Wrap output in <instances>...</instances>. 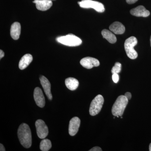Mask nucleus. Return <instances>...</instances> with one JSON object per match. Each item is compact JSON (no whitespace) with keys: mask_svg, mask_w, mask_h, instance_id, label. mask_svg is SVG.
Instances as JSON below:
<instances>
[{"mask_svg":"<svg viewBox=\"0 0 151 151\" xmlns=\"http://www.w3.org/2000/svg\"><path fill=\"white\" fill-rule=\"evenodd\" d=\"M103 37L111 43H115L117 41V38L114 34L108 29H103L102 31Z\"/></svg>","mask_w":151,"mask_h":151,"instance_id":"obj_18","label":"nucleus"},{"mask_svg":"<svg viewBox=\"0 0 151 151\" xmlns=\"http://www.w3.org/2000/svg\"><path fill=\"white\" fill-rule=\"evenodd\" d=\"M80 125V120L78 117L71 119L69 122L68 132L71 136H74L77 134Z\"/></svg>","mask_w":151,"mask_h":151,"instance_id":"obj_10","label":"nucleus"},{"mask_svg":"<svg viewBox=\"0 0 151 151\" xmlns=\"http://www.w3.org/2000/svg\"><path fill=\"white\" fill-rule=\"evenodd\" d=\"M18 137L21 144L25 148H29L32 145V138L29 126L27 124H22L19 127Z\"/></svg>","mask_w":151,"mask_h":151,"instance_id":"obj_1","label":"nucleus"},{"mask_svg":"<svg viewBox=\"0 0 151 151\" xmlns=\"http://www.w3.org/2000/svg\"><path fill=\"white\" fill-rule=\"evenodd\" d=\"M0 151H5L6 150L4 147V145L2 144H0Z\"/></svg>","mask_w":151,"mask_h":151,"instance_id":"obj_26","label":"nucleus"},{"mask_svg":"<svg viewBox=\"0 0 151 151\" xmlns=\"http://www.w3.org/2000/svg\"><path fill=\"white\" fill-rule=\"evenodd\" d=\"M112 78L114 83H117L119 82V76L118 73H114L112 75Z\"/></svg>","mask_w":151,"mask_h":151,"instance_id":"obj_21","label":"nucleus"},{"mask_svg":"<svg viewBox=\"0 0 151 151\" xmlns=\"http://www.w3.org/2000/svg\"><path fill=\"white\" fill-rule=\"evenodd\" d=\"M51 1H55V0H51Z\"/></svg>","mask_w":151,"mask_h":151,"instance_id":"obj_30","label":"nucleus"},{"mask_svg":"<svg viewBox=\"0 0 151 151\" xmlns=\"http://www.w3.org/2000/svg\"><path fill=\"white\" fill-rule=\"evenodd\" d=\"M121 70H122V64L120 63L116 62L111 70V73L112 74L119 73L121 72Z\"/></svg>","mask_w":151,"mask_h":151,"instance_id":"obj_20","label":"nucleus"},{"mask_svg":"<svg viewBox=\"0 0 151 151\" xmlns=\"http://www.w3.org/2000/svg\"><path fill=\"white\" fill-rule=\"evenodd\" d=\"M90 151H102V150L101 148L98 147H95L92 148L91 150H89Z\"/></svg>","mask_w":151,"mask_h":151,"instance_id":"obj_22","label":"nucleus"},{"mask_svg":"<svg viewBox=\"0 0 151 151\" xmlns=\"http://www.w3.org/2000/svg\"><path fill=\"white\" fill-rule=\"evenodd\" d=\"M52 144L51 142L48 139H44L42 140L40 144V149L42 151H48L51 148Z\"/></svg>","mask_w":151,"mask_h":151,"instance_id":"obj_19","label":"nucleus"},{"mask_svg":"<svg viewBox=\"0 0 151 151\" xmlns=\"http://www.w3.org/2000/svg\"><path fill=\"white\" fill-rule=\"evenodd\" d=\"M128 99L125 95H121L117 98L113 105L112 113L113 116H122L128 103Z\"/></svg>","mask_w":151,"mask_h":151,"instance_id":"obj_2","label":"nucleus"},{"mask_svg":"<svg viewBox=\"0 0 151 151\" xmlns=\"http://www.w3.org/2000/svg\"><path fill=\"white\" fill-rule=\"evenodd\" d=\"M40 83L43 87L44 92L50 100H52V96L51 92V84L48 79L43 76L40 77Z\"/></svg>","mask_w":151,"mask_h":151,"instance_id":"obj_11","label":"nucleus"},{"mask_svg":"<svg viewBox=\"0 0 151 151\" xmlns=\"http://www.w3.org/2000/svg\"><path fill=\"white\" fill-rule=\"evenodd\" d=\"M104 98L100 94L97 95L92 100L89 108V114L91 116H94L100 113L104 103Z\"/></svg>","mask_w":151,"mask_h":151,"instance_id":"obj_5","label":"nucleus"},{"mask_svg":"<svg viewBox=\"0 0 151 151\" xmlns=\"http://www.w3.org/2000/svg\"><path fill=\"white\" fill-rule=\"evenodd\" d=\"M130 13L134 16L144 17H148L150 15V12L143 6H138L135 8L132 9L130 11Z\"/></svg>","mask_w":151,"mask_h":151,"instance_id":"obj_13","label":"nucleus"},{"mask_svg":"<svg viewBox=\"0 0 151 151\" xmlns=\"http://www.w3.org/2000/svg\"><path fill=\"white\" fill-rule=\"evenodd\" d=\"M4 56V53L2 50H0V59H1Z\"/></svg>","mask_w":151,"mask_h":151,"instance_id":"obj_25","label":"nucleus"},{"mask_svg":"<svg viewBox=\"0 0 151 151\" xmlns=\"http://www.w3.org/2000/svg\"><path fill=\"white\" fill-rule=\"evenodd\" d=\"M121 118H122H122H123V117H122V116H121Z\"/></svg>","mask_w":151,"mask_h":151,"instance_id":"obj_29","label":"nucleus"},{"mask_svg":"<svg viewBox=\"0 0 151 151\" xmlns=\"http://www.w3.org/2000/svg\"><path fill=\"white\" fill-rule=\"evenodd\" d=\"M33 3L36 4L37 9L40 11L47 10L52 5V2L51 0H34Z\"/></svg>","mask_w":151,"mask_h":151,"instance_id":"obj_12","label":"nucleus"},{"mask_svg":"<svg viewBox=\"0 0 151 151\" xmlns=\"http://www.w3.org/2000/svg\"><path fill=\"white\" fill-rule=\"evenodd\" d=\"M80 63L83 67L87 69H91L94 67H97L100 64V62L98 60L90 57L82 58L80 60Z\"/></svg>","mask_w":151,"mask_h":151,"instance_id":"obj_8","label":"nucleus"},{"mask_svg":"<svg viewBox=\"0 0 151 151\" xmlns=\"http://www.w3.org/2000/svg\"><path fill=\"white\" fill-rule=\"evenodd\" d=\"M138 1V0H126V1L128 4H134Z\"/></svg>","mask_w":151,"mask_h":151,"instance_id":"obj_24","label":"nucleus"},{"mask_svg":"<svg viewBox=\"0 0 151 151\" xmlns=\"http://www.w3.org/2000/svg\"><path fill=\"white\" fill-rule=\"evenodd\" d=\"M34 97L37 105L40 108H43L45 104V98L42 90L39 87H36L34 92Z\"/></svg>","mask_w":151,"mask_h":151,"instance_id":"obj_9","label":"nucleus"},{"mask_svg":"<svg viewBox=\"0 0 151 151\" xmlns=\"http://www.w3.org/2000/svg\"><path fill=\"white\" fill-rule=\"evenodd\" d=\"M150 44H151V36L150 37Z\"/></svg>","mask_w":151,"mask_h":151,"instance_id":"obj_28","label":"nucleus"},{"mask_svg":"<svg viewBox=\"0 0 151 151\" xmlns=\"http://www.w3.org/2000/svg\"><path fill=\"white\" fill-rule=\"evenodd\" d=\"M149 150L151 151V143L150 144V146H149Z\"/></svg>","mask_w":151,"mask_h":151,"instance_id":"obj_27","label":"nucleus"},{"mask_svg":"<svg viewBox=\"0 0 151 151\" xmlns=\"http://www.w3.org/2000/svg\"><path fill=\"white\" fill-rule=\"evenodd\" d=\"M65 84L68 89L73 91L78 88L79 82L75 78L69 77L65 79Z\"/></svg>","mask_w":151,"mask_h":151,"instance_id":"obj_17","label":"nucleus"},{"mask_svg":"<svg viewBox=\"0 0 151 151\" xmlns=\"http://www.w3.org/2000/svg\"><path fill=\"white\" fill-rule=\"evenodd\" d=\"M56 40L63 45L69 47L79 46L82 43V40L80 38L72 34L59 37L57 38Z\"/></svg>","mask_w":151,"mask_h":151,"instance_id":"obj_3","label":"nucleus"},{"mask_svg":"<svg viewBox=\"0 0 151 151\" xmlns=\"http://www.w3.org/2000/svg\"><path fill=\"white\" fill-rule=\"evenodd\" d=\"M110 30L115 34L122 35L125 32V28L124 25L120 22L113 23L109 27Z\"/></svg>","mask_w":151,"mask_h":151,"instance_id":"obj_15","label":"nucleus"},{"mask_svg":"<svg viewBox=\"0 0 151 151\" xmlns=\"http://www.w3.org/2000/svg\"><path fill=\"white\" fill-rule=\"evenodd\" d=\"M137 40L135 37H131L126 40L124 43V48L127 56L130 59H135L137 58L138 53L134 47L137 44Z\"/></svg>","mask_w":151,"mask_h":151,"instance_id":"obj_4","label":"nucleus"},{"mask_svg":"<svg viewBox=\"0 0 151 151\" xmlns=\"http://www.w3.org/2000/svg\"><path fill=\"white\" fill-rule=\"evenodd\" d=\"M125 97H127L128 100H130L132 98V94L129 92H126L125 94Z\"/></svg>","mask_w":151,"mask_h":151,"instance_id":"obj_23","label":"nucleus"},{"mask_svg":"<svg viewBox=\"0 0 151 151\" xmlns=\"http://www.w3.org/2000/svg\"><path fill=\"white\" fill-rule=\"evenodd\" d=\"M20 24L18 22L14 23L11 26L10 34L14 40H17L19 38L21 34Z\"/></svg>","mask_w":151,"mask_h":151,"instance_id":"obj_14","label":"nucleus"},{"mask_svg":"<svg viewBox=\"0 0 151 151\" xmlns=\"http://www.w3.org/2000/svg\"><path fill=\"white\" fill-rule=\"evenodd\" d=\"M79 6L82 8L94 9L99 13H103L105 10L104 6L102 3L92 0H82L78 2Z\"/></svg>","mask_w":151,"mask_h":151,"instance_id":"obj_6","label":"nucleus"},{"mask_svg":"<svg viewBox=\"0 0 151 151\" xmlns=\"http://www.w3.org/2000/svg\"><path fill=\"white\" fill-rule=\"evenodd\" d=\"M33 60L32 55L30 54L24 55L19 62V67L21 70H24L29 65Z\"/></svg>","mask_w":151,"mask_h":151,"instance_id":"obj_16","label":"nucleus"},{"mask_svg":"<svg viewBox=\"0 0 151 151\" xmlns=\"http://www.w3.org/2000/svg\"><path fill=\"white\" fill-rule=\"evenodd\" d=\"M35 125L39 138L41 139L46 138L48 134V129L45 122L42 120L38 119L35 122Z\"/></svg>","mask_w":151,"mask_h":151,"instance_id":"obj_7","label":"nucleus"}]
</instances>
